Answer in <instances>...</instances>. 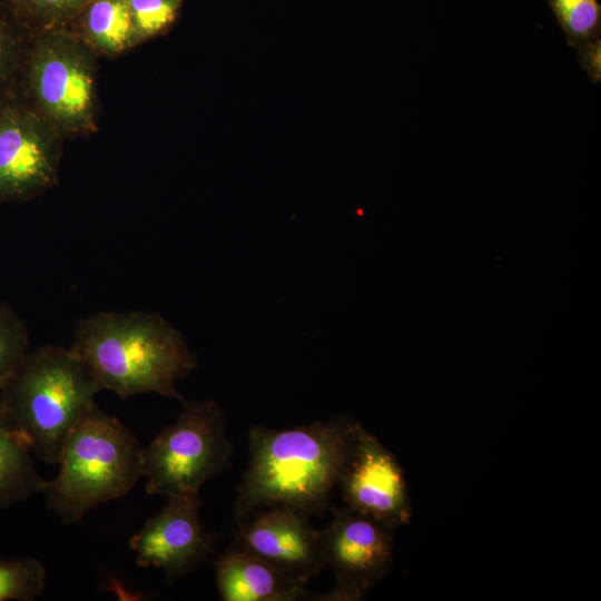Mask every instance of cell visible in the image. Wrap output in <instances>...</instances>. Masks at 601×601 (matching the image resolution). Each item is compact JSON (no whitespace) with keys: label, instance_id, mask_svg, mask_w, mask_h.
Here are the masks:
<instances>
[{"label":"cell","instance_id":"cell-7","mask_svg":"<svg viewBox=\"0 0 601 601\" xmlns=\"http://www.w3.org/2000/svg\"><path fill=\"white\" fill-rule=\"evenodd\" d=\"M60 138L17 90L0 99V204L27 201L57 185Z\"/></svg>","mask_w":601,"mask_h":601},{"label":"cell","instance_id":"cell-5","mask_svg":"<svg viewBox=\"0 0 601 601\" xmlns=\"http://www.w3.org/2000/svg\"><path fill=\"white\" fill-rule=\"evenodd\" d=\"M95 52L79 36L61 29L28 35L18 95L61 137L96 128Z\"/></svg>","mask_w":601,"mask_h":601},{"label":"cell","instance_id":"cell-3","mask_svg":"<svg viewBox=\"0 0 601 601\" xmlns=\"http://www.w3.org/2000/svg\"><path fill=\"white\" fill-rule=\"evenodd\" d=\"M141 452L131 428L95 403L67 436L57 475L43 482L47 508L71 525L125 496L142 477Z\"/></svg>","mask_w":601,"mask_h":601},{"label":"cell","instance_id":"cell-16","mask_svg":"<svg viewBox=\"0 0 601 601\" xmlns=\"http://www.w3.org/2000/svg\"><path fill=\"white\" fill-rule=\"evenodd\" d=\"M47 570L36 558L0 559V601H32L46 588Z\"/></svg>","mask_w":601,"mask_h":601},{"label":"cell","instance_id":"cell-4","mask_svg":"<svg viewBox=\"0 0 601 601\" xmlns=\"http://www.w3.org/2000/svg\"><path fill=\"white\" fill-rule=\"evenodd\" d=\"M102 391L88 366L69 348L28 351L0 387V406L33 455L57 464L62 445Z\"/></svg>","mask_w":601,"mask_h":601},{"label":"cell","instance_id":"cell-14","mask_svg":"<svg viewBox=\"0 0 601 601\" xmlns=\"http://www.w3.org/2000/svg\"><path fill=\"white\" fill-rule=\"evenodd\" d=\"M77 17L79 37L93 52L115 56L139 42L127 0H91Z\"/></svg>","mask_w":601,"mask_h":601},{"label":"cell","instance_id":"cell-10","mask_svg":"<svg viewBox=\"0 0 601 601\" xmlns=\"http://www.w3.org/2000/svg\"><path fill=\"white\" fill-rule=\"evenodd\" d=\"M199 496H171L129 540L135 561L161 569L169 581L193 571L213 551L214 534L200 519Z\"/></svg>","mask_w":601,"mask_h":601},{"label":"cell","instance_id":"cell-20","mask_svg":"<svg viewBox=\"0 0 601 601\" xmlns=\"http://www.w3.org/2000/svg\"><path fill=\"white\" fill-rule=\"evenodd\" d=\"M138 41L165 31L176 19L180 0H127Z\"/></svg>","mask_w":601,"mask_h":601},{"label":"cell","instance_id":"cell-1","mask_svg":"<svg viewBox=\"0 0 601 601\" xmlns=\"http://www.w3.org/2000/svg\"><path fill=\"white\" fill-rule=\"evenodd\" d=\"M353 424L337 417L284 430L252 427L249 461L234 502L235 523L274 505L307 516L331 508Z\"/></svg>","mask_w":601,"mask_h":601},{"label":"cell","instance_id":"cell-9","mask_svg":"<svg viewBox=\"0 0 601 601\" xmlns=\"http://www.w3.org/2000/svg\"><path fill=\"white\" fill-rule=\"evenodd\" d=\"M337 487L345 508L392 530L412 519L404 470L394 454L356 421Z\"/></svg>","mask_w":601,"mask_h":601},{"label":"cell","instance_id":"cell-11","mask_svg":"<svg viewBox=\"0 0 601 601\" xmlns=\"http://www.w3.org/2000/svg\"><path fill=\"white\" fill-rule=\"evenodd\" d=\"M237 549L304 583L325 566L319 532L308 516L285 506H267L237 524Z\"/></svg>","mask_w":601,"mask_h":601},{"label":"cell","instance_id":"cell-13","mask_svg":"<svg viewBox=\"0 0 601 601\" xmlns=\"http://www.w3.org/2000/svg\"><path fill=\"white\" fill-rule=\"evenodd\" d=\"M45 480L28 442L0 406V510L40 493Z\"/></svg>","mask_w":601,"mask_h":601},{"label":"cell","instance_id":"cell-17","mask_svg":"<svg viewBox=\"0 0 601 601\" xmlns=\"http://www.w3.org/2000/svg\"><path fill=\"white\" fill-rule=\"evenodd\" d=\"M28 35L0 7V99L17 90Z\"/></svg>","mask_w":601,"mask_h":601},{"label":"cell","instance_id":"cell-18","mask_svg":"<svg viewBox=\"0 0 601 601\" xmlns=\"http://www.w3.org/2000/svg\"><path fill=\"white\" fill-rule=\"evenodd\" d=\"M568 39L584 45L598 39L601 9L597 0H549Z\"/></svg>","mask_w":601,"mask_h":601},{"label":"cell","instance_id":"cell-21","mask_svg":"<svg viewBox=\"0 0 601 601\" xmlns=\"http://www.w3.org/2000/svg\"><path fill=\"white\" fill-rule=\"evenodd\" d=\"M585 48V67L591 76L597 79L600 77V41L599 38L582 45Z\"/></svg>","mask_w":601,"mask_h":601},{"label":"cell","instance_id":"cell-12","mask_svg":"<svg viewBox=\"0 0 601 601\" xmlns=\"http://www.w3.org/2000/svg\"><path fill=\"white\" fill-rule=\"evenodd\" d=\"M215 575L224 601H294L306 595V583L237 548L218 558Z\"/></svg>","mask_w":601,"mask_h":601},{"label":"cell","instance_id":"cell-19","mask_svg":"<svg viewBox=\"0 0 601 601\" xmlns=\"http://www.w3.org/2000/svg\"><path fill=\"white\" fill-rule=\"evenodd\" d=\"M30 335L23 319L0 299V387L29 351Z\"/></svg>","mask_w":601,"mask_h":601},{"label":"cell","instance_id":"cell-15","mask_svg":"<svg viewBox=\"0 0 601 601\" xmlns=\"http://www.w3.org/2000/svg\"><path fill=\"white\" fill-rule=\"evenodd\" d=\"M91 0H7L3 4L27 35L60 29Z\"/></svg>","mask_w":601,"mask_h":601},{"label":"cell","instance_id":"cell-6","mask_svg":"<svg viewBox=\"0 0 601 601\" xmlns=\"http://www.w3.org/2000/svg\"><path fill=\"white\" fill-rule=\"evenodd\" d=\"M177 420L142 446L148 494L199 496L201 486L230 467L233 444L218 404L183 401Z\"/></svg>","mask_w":601,"mask_h":601},{"label":"cell","instance_id":"cell-8","mask_svg":"<svg viewBox=\"0 0 601 601\" xmlns=\"http://www.w3.org/2000/svg\"><path fill=\"white\" fill-rule=\"evenodd\" d=\"M332 513L319 539L324 565L333 571L335 587L319 600H362L393 563V530L345 506L332 509Z\"/></svg>","mask_w":601,"mask_h":601},{"label":"cell","instance_id":"cell-2","mask_svg":"<svg viewBox=\"0 0 601 601\" xmlns=\"http://www.w3.org/2000/svg\"><path fill=\"white\" fill-rule=\"evenodd\" d=\"M70 349L102 391L121 398L154 393L183 402L176 383L197 365L176 328L159 314L140 311L97 312L78 319Z\"/></svg>","mask_w":601,"mask_h":601}]
</instances>
